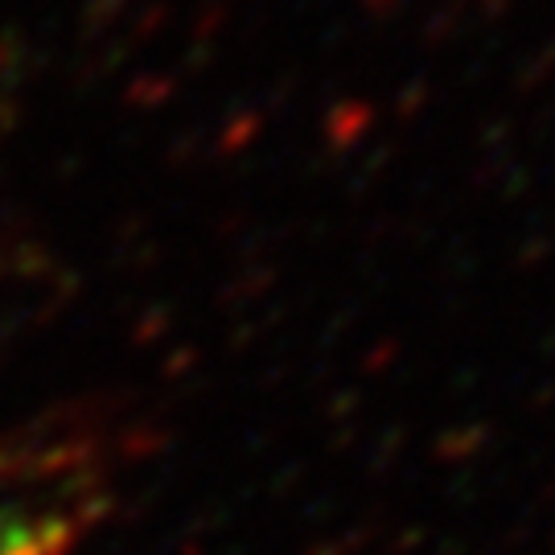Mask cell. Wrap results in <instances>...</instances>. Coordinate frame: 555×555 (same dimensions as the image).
Segmentation results:
<instances>
[{"mask_svg": "<svg viewBox=\"0 0 555 555\" xmlns=\"http://www.w3.org/2000/svg\"><path fill=\"white\" fill-rule=\"evenodd\" d=\"M107 506L87 440H0V555H70Z\"/></svg>", "mask_w": 555, "mask_h": 555, "instance_id": "cell-1", "label": "cell"}]
</instances>
